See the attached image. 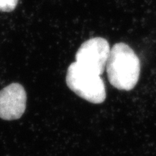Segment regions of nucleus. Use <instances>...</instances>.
Masks as SVG:
<instances>
[{
  "mask_svg": "<svg viewBox=\"0 0 156 156\" xmlns=\"http://www.w3.org/2000/svg\"><path fill=\"white\" fill-rule=\"evenodd\" d=\"M66 83L72 91L90 103L99 104L106 100V87L101 75L77 62H73L68 67Z\"/></svg>",
  "mask_w": 156,
  "mask_h": 156,
  "instance_id": "f03ea898",
  "label": "nucleus"
},
{
  "mask_svg": "<svg viewBox=\"0 0 156 156\" xmlns=\"http://www.w3.org/2000/svg\"><path fill=\"white\" fill-rule=\"evenodd\" d=\"M27 95L19 83H12L0 91V118L11 121L18 119L26 108Z\"/></svg>",
  "mask_w": 156,
  "mask_h": 156,
  "instance_id": "20e7f679",
  "label": "nucleus"
},
{
  "mask_svg": "<svg viewBox=\"0 0 156 156\" xmlns=\"http://www.w3.org/2000/svg\"><path fill=\"white\" fill-rule=\"evenodd\" d=\"M106 68L108 81L121 90H131L139 80L140 59L135 52L124 43L114 45Z\"/></svg>",
  "mask_w": 156,
  "mask_h": 156,
  "instance_id": "f257e3e1",
  "label": "nucleus"
},
{
  "mask_svg": "<svg viewBox=\"0 0 156 156\" xmlns=\"http://www.w3.org/2000/svg\"><path fill=\"white\" fill-rule=\"evenodd\" d=\"M18 0H0V11L12 12L16 8Z\"/></svg>",
  "mask_w": 156,
  "mask_h": 156,
  "instance_id": "39448f33",
  "label": "nucleus"
},
{
  "mask_svg": "<svg viewBox=\"0 0 156 156\" xmlns=\"http://www.w3.org/2000/svg\"><path fill=\"white\" fill-rule=\"evenodd\" d=\"M110 46L105 38L96 37L84 42L75 55L76 62L95 74L102 75L110 54Z\"/></svg>",
  "mask_w": 156,
  "mask_h": 156,
  "instance_id": "7ed1b4c3",
  "label": "nucleus"
}]
</instances>
